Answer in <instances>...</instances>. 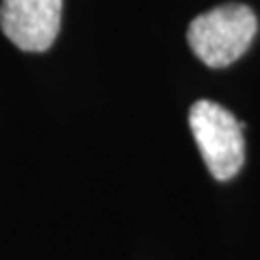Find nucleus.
<instances>
[{
	"mask_svg": "<svg viewBox=\"0 0 260 260\" xmlns=\"http://www.w3.org/2000/svg\"><path fill=\"white\" fill-rule=\"evenodd\" d=\"M256 30V13L247 5L230 3L198 15L189 24L186 42L208 68H225L245 54Z\"/></svg>",
	"mask_w": 260,
	"mask_h": 260,
	"instance_id": "obj_1",
	"label": "nucleus"
},
{
	"mask_svg": "<svg viewBox=\"0 0 260 260\" xmlns=\"http://www.w3.org/2000/svg\"><path fill=\"white\" fill-rule=\"evenodd\" d=\"M189 126L208 172L215 180L234 178L245 162L243 124L221 104L198 100L189 111Z\"/></svg>",
	"mask_w": 260,
	"mask_h": 260,
	"instance_id": "obj_2",
	"label": "nucleus"
},
{
	"mask_svg": "<svg viewBox=\"0 0 260 260\" xmlns=\"http://www.w3.org/2000/svg\"><path fill=\"white\" fill-rule=\"evenodd\" d=\"M63 0H3L0 28L24 52L48 50L61 28Z\"/></svg>",
	"mask_w": 260,
	"mask_h": 260,
	"instance_id": "obj_3",
	"label": "nucleus"
}]
</instances>
